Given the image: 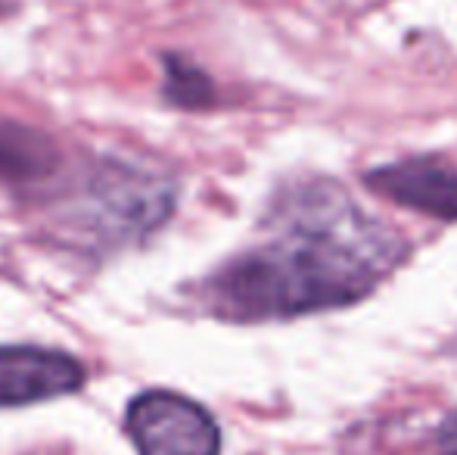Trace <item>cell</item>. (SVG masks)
Segmentation results:
<instances>
[{
  "label": "cell",
  "mask_w": 457,
  "mask_h": 455,
  "mask_svg": "<svg viewBox=\"0 0 457 455\" xmlns=\"http://www.w3.org/2000/svg\"><path fill=\"white\" fill-rule=\"evenodd\" d=\"M436 455H457V409L436 431Z\"/></svg>",
  "instance_id": "obj_8"
},
{
  "label": "cell",
  "mask_w": 457,
  "mask_h": 455,
  "mask_svg": "<svg viewBox=\"0 0 457 455\" xmlns=\"http://www.w3.org/2000/svg\"><path fill=\"white\" fill-rule=\"evenodd\" d=\"M265 228V240L205 278L212 316L253 324L343 309L370 297L408 259V240L327 178L283 190Z\"/></svg>",
  "instance_id": "obj_1"
},
{
  "label": "cell",
  "mask_w": 457,
  "mask_h": 455,
  "mask_svg": "<svg viewBox=\"0 0 457 455\" xmlns=\"http://www.w3.org/2000/svg\"><path fill=\"white\" fill-rule=\"evenodd\" d=\"M125 431L140 455H221L218 421L209 409L175 390H146L134 396Z\"/></svg>",
  "instance_id": "obj_3"
},
{
  "label": "cell",
  "mask_w": 457,
  "mask_h": 455,
  "mask_svg": "<svg viewBox=\"0 0 457 455\" xmlns=\"http://www.w3.org/2000/svg\"><path fill=\"white\" fill-rule=\"evenodd\" d=\"M162 69H165L162 94L171 106L205 110V106L215 104V85H212V79L193 60H187L181 54H165Z\"/></svg>",
  "instance_id": "obj_7"
},
{
  "label": "cell",
  "mask_w": 457,
  "mask_h": 455,
  "mask_svg": "<svg viewBox=\"0 0 457 455\" xmlns=\"http://www.w3.org/2000/svg\"><path fill=\"white\" fill-rule=\"evenodd\" d=\"M6 10V0H0V13H4Z\"/></svg>",
  "instance_id": "obj_9"
},
{
  "label": "cell",
  "mask_w": 457,
  "mask_h": 455,
  "mask_svg": "<svg viewBox=\"0 0 457 455\" xmlns=\"http://www.w3.org/2000/svg\"><path fill=\"white\" fill-rule=\"evenodd\" d=\"M85 377V365L62 350L0 346V409L69 396L81 390Z\"/></svg>",
  "instance_id": "obj_4"
},
{
  "label": "cell",
  "mask_w": 457,
  "mask_h": 455,
  "mask_svg": "<svg viewBox=\"0 0 457 455\" xmlns=\"http://www.w3.org/2000/svg\"><path fill=\"white\" fill-rule=\"evenodd\" d=\"M364 184L386 200L442 222H457V165L442 156H411L379 165Z\"/></svg>",
  "instance_id": "obj_5"
},
{
  "label": "cell",
  "mask_w": 457,
  "mask_h": 455,
  "mask_svg": "<svg viewBox=\"0 0 457 455\" xmlns=\"http://www.w3.org/2000/svg\"><path fill=\"white\" fill-rule=\"evenodd\" d=\"M60 147L47 131L29 122L0 115V184L12 190H35L60 169Z\"/></svg>",
  "instance_id": "obj_6"
},
{
  "label": "cell",
  "mask_w": 457,
  "mask_h": 455,
  "mask_svg": "<svg viewBox=\"0 0 457 455\" xmlns=\"http://www.w3.org/2000/svg\"><path fill=\"white\" fill-rule=\"evenodd\" d=\"M178 181L165 169L109 156L87 172L69 209V225L87 243L121 249L144 243L175 215Z\"/></svg>",
  "instance_id": "obj_2"
}]
</instances>
